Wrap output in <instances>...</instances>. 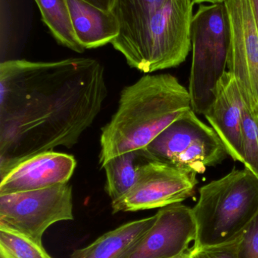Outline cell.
<instances>
[{
	"instance_id": "obj_17",
	"label": "cell",
	"mask_w": 258,
	"mask_h": 258,
	"mask_svg": "<svg viewBox=\"0 0 258 258\" xmlns=\"http://www.w3.org/2000/svg\"><path fill=\"white\" fill-rule=\"evenodd\" d=\"M40 11L44 24L61 45L77 53L85 48L74 34L67 0H34Z\"/></svg>"
},
{
	"instance_id": "obj_26",
	"label": "cell",
	"mask_w": 258,
	"mask_h": 258,
	"mask_svg": "<svg viewBox=\"0 0 258 258\" xmlns=\"http://www.w3.org/2000/svg\"><path fill=\"white\" fill-rule=\"evenodd\" d=\"M256 112H257V115H258V109H257V110H256Z\"/></svg>"
},
{
	"instance_id": "obj_9",
	"label": "cell",
	"mask_w": 258,
	"mask_h": 258,
	"mask_svg": "<svg viewBox=\"0 0 258 258\" xmlns=\"http://www.w3.org/2000/svg\"><path fill=\"white\" fill-rule=\"evenodd\" d=\"M231 28L227 71L239 84L245 103L258 109V32L250 0L224 1Z\"/></svg>"
},
{
	"instance_id": "obj_3",
	"label": "cell",
	"mask_w": 258,
	"mask_h": 258,
	"mask_svg": "<svg viewBox=\"0 0 258 258\" xmlns=\"http://www.w3.org/2000/svg\"><path fill=\"white\" fill-rule=\"evenodd\" d=\"M192 210L196 224L195 248L234 240L258 213V178L247 168H235L201 186Z\"/></svg>"
},
{
	"instance_id": "obj_1",
	"label": "cell",
	"mask_w": 258,
	"mask_h": 258,
	"mask_svg": "<svg viewBox=\"0 0 258 258\" xmlns=\"http://www.w3.org/2000/svg\"><path fill=\"white\" fill-rule=\"evenodd\" d=\"M102 65L77 57L0 64V176L21 161L71 148L107 97Z\"/></svg>"
},
{
	"instance_id": "obj_15",
	"label": "cell",
	"mask_w": 258,
	"mask_h": 258,
	"mask_svg": "<svg viewBox=\"0 0 258 258\" xmlns=\"http://www.w3.org/2000/svg\"><path fill=\"white\" fill-rule=\"evenodd\" d=\"M157 215L130 221L105 233L70 258H121L154 225Z\"/></svg>"
},
{
	"instance_id": "obj_14",
	"label": "cell",
	"mask_w": 258,
	"mask_h": 258,
	"mask_svg": "<svg viewBox=\"0 0 258 258\" xmlns=\"http://www.w3.org/2000/svg\"><path fill=\"white\" fill-rule=\"evenodd\" d=\"M74 34L85 48L112 43L120 33V24L112 11L106 12L83 0H67Z\"/></svg>"
},
{
	"instance_id": "obj_5",
	"label": "cell",
	"mask_w": 258,
	"mask_h": 258,
	"mask_svg": "<svg viewBox=\"0 0 258 258\" xmlns=\"http://www.w3.org/2000/svg\"><path fill=\"white\" fill-rule=\"evenodd\" d=\"M144 150L152 161L195 174H204L229 156L218 134L192 110L173 122Z\"/></svg>"
},
{
	"instance_id": "obj_22",
	"label": "cell",
	"mask_w": 258,
	"mask_h": 258,
	"mask_svg": "<svg viewBox=\"0 0 258 258\" xmlns=\"http://www.w3.org/2000/svg\"><path fill=\"white\" fill-rule=\"evenodd\" d=\"M101 10L110 12L113 8L115 0H83Z\"/></svg>"
},
{
	"instance_id": "obj_11",
	"label": "cell",
	"mask_w": 258,
	"mask_h": 258,
	"mask_svg": "<svg viewBox=\"0 0 258 258\" xmlns=\"http://www.w3.org/2000/svg\"><path fill=\"white\" fill-rule=\"evenodd\" d=\"M76 165L74 156L66 153L51 150L33 155L0 176V195L68 183Z\"/></svg>"
},
{
	"instance_id": "obj_6",
	"label": "cell",
	"mask_w": 258,
	"mask_h": 258,
	"mask_svg": "<svg viewBox=\"0 0 258 258\" xmlns=\"http://www.w3.org/2000/svg\"><path fill=\"white\" fill-rule=\"evenodd\" d=\"M72 220V187L68 183L0 195V226L38 243L42 244V236L50 226Z\"/></svg>"
},
{
	"instance_id": "obj_7",
	"label": "cell",
	"mask_w": 258,
	"mask_h": 258,
	"mask_svg": "<svg viewBox=\"0 0 258 258\" xmlns=\"http://www.w3.org/2000/svg\"><path fill=\"white\" fill-rule=\"evenodd\" d=\"M192 0H167L154 14L141 72L151 74L180 66L192 46Z\"/></svg>"
},
{
	"instance_id": "obj_4",
	"label": "cell",
	"mask_w": 258,
	"mask_h": 258,
	"mask_svg": "<svg viewBox=\"0 0 258 258\" xmlns=\"http://www.w3.org/2000/svg\"><path fill=\"white\" fill-rule=\"evenodd\" d=\"M231 28L225 3L201 5L191 23L192 60L189 80L192 110L204 115L218 80L227 71Z\"/></svg>"
},
{
	"instance_id": "obj_23",
	"label": "cell",
	"mask_w": 258,
	"mask_h": 258,
	"mask_svg": "<svg viewBox=\"0 0 258 258\" xmlns=\"http://www.w3.org/2000/svg\"><path fill=\"white\" fill-rule=\"evenodd\" d=\"M194 250H195L194 247L187 248V249L185 250L184 251L180 253V254H177V255L171 258H192V255H193Z\"/></svg>"
},
{
	"instance_id": "obj_10",
	"label": "cell",
	"mask_w": 258,
	"mask_h": 258,
	"mask_svg": "<svg viewBox=\"0 0 258 258\" xmlns=\"http://www.w3.org/2000/svg\"><path fill=\"white\" fill-rule=\"evenodd\" d=\"M154 225L121 258H171L196 237L192 210L182 203L162 208Z\"/></svg>"
},
{
	"instance_id": "obj_25",
	"label": "cell",
	"mask_w": 258,
	"mask_h": 258,
	"mask_svg": "<svg viewBox=\"0 0 258 258\" xmlns=\"http://www.w3.org/2000/svg\"><path fill=\"white\" fill-rule=\"evenodd\" d=\"M194 2V3H212V4H215V3H224L225 0H192Z\"/></svg>"
},
{
	"instance_id": "obj_19",
	"label": "cell",
	"mask_w": 258,
	"mask_h": 258,
	"mask_svg": "<svg viewBox=\"0 0 258 258\" xmlns=\"http://www.w3.org/2000/svg\"><path fill=\"white\" fill-rule=\"evenodd\" d=\"M242 143L245 168L258 178V115L245 101L242 114Z\"/></svg>"
},
{
	"instance_id": "obj_13",
	"label": "cell",
	"mask_w": 258,
	"mask_h": 258,
	"mask_svg": "<svg viewBox=\"0 0 258 258\" xmlns=\"http://www.w3.org/2000/svg\"><path fill=\"white\" fill-rule=\"evenodd\" d=\"M167 0H115L112 12L120 24V33L112 45L130 68L141 71L154 14Z\"/></svg>"
},
{
	"instance_id": "obj_2",
	"label": "cell",
	"mask_w": 258,
	"mask_h": 258,
	"mask_svg": "<svg viewBox=\"0 0 258 258\" xmlns=\"http://www.w3.org/2000/svg\"><path fill=\"white\" fill-rule=\"evenodd\" d=\"M192 110L189 90L169 74L145 75L123 89L116 113L101 129L100 165L148 147Z\"/></svg>"
},
{
	"instance_id": "obj_21",
	"label": "cell",
	"mask_w": 258,
	"mask_h": 258,
	"mask_svg": "<svg viewBox=\"0 0 258 258\" xmlns=\"http://www.w3.org/2000/svg\"><path fill=\"white\" fill-rule=\"evenodd\" d=\"M239 258H258V213L242 233Z\"/></svg>"
},
{
	"instance_id": "obj_12",
	"label": "cell",
	"mask_w": 258,
	"mask_h": 258,
	"mask_svg": "<svg viewBox=\"0 0 258 258\" xmlns=\"http://www.w3.org/2000/svg\"><path fill=\"white\" fill-rule=\"evenodd\" d=\"M245 100L236 78L229 71L221 77L214 90L212 104L204 113L218 134L229 156L243 164L242 126Z\"/></svg>"
},
{
	"instance_id": "obj_16",
	"label": "cell",
	"mask_w": 258,
	"mask_h": 258,
	"mask_svg": "<svg viewBox=\"0 0 258 258\" xmlns=\"http://www.w3.org/2000/svg\"><path fill=\"white\" fill-rule=\"evenodd\" d=\"M150 161L151 159L142 149L115 156L101 165L106 174V191L112 202L130 192L144 165Z\"/></svg>"
},
{
	"instance_id": "obj_24",
	"label": "cell",
	"mask_w": 258,
	"mask_h": 258,
	"mask_svg": "<svg viewBox=\"0 0 258 258\" xmlns=\"http://www.w3.org/2000/svg\"><path fill=\"white\" fill-rule=\"evenodd\" d=\"M250 1H251V7H252L256 27H257L258 32V0H250Z\"/></svg>"
},
{
	"instance_id": "obj_18",
	"label": "cell",
	"mask_w": 258,
	"mask_h": 258,
	"mask_svg": "<svg viewBox=\"0 0 258 258\" xmlns=\"http://www.w3.org/2000/svg\"><path fill=\"white\" fill-rule=\"evenodd\" d=\"M0 258H53L42 244L0 226Z\"/></svg>"
},
{
	"instance_id": "obj_8",
	"label": "cell",
	"mask_w": 258,
	"mask_h": 258,
	"mask_svg": "<svg viewBox=\"0 0 258 258\" xmlns=\"http://www.w3.org/2000/svg\"><path fill=\"white\" fill-rule=\"evenodd\" d=\"M197 174L157 161L145 164L128 194L112 202V212H133L166 207L192 197Z\"/></svg>"
},
{
	"instance_id": "obj_20",
	"label": "cell",
	"mask_w": 258,
	"mask_h": 258,
	"mask_svg": "<svg viewBox=\"0 0 258 258\" xmlns=\"http://www.w3.org/2000/svg\"><path fill=\"white\" fill-rule=\"evenodd\" d=\"M242 236L221 245L195 248L192 258H239V246Z\"/></svg>"
}]
</instances>
